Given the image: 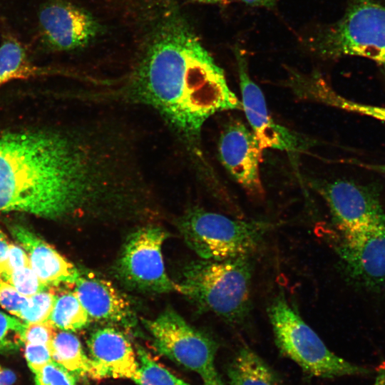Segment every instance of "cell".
Returning <instances> with one entry per match:
<instances>
[{"label": "cell", "mask_w": 385, "mask_h": 385, "mask_svg": "<svg viewBox=\"0 0 385 385\" xmlns=\"http://www.w3.org/2000/svg\"><path fill=\"white\" fill-rule=\"evenodd\" d=\"M145 181L131 137L114 122L0 133V213L60 219L125 200Z\"/></svg>", "instance_id": "cell-1"}, {"label": "cell", "mask_w": 385, "mask_h": 385, "mask_svg": "<svg viewBox=\"0 0 385 385\" xmlns=\"http://www.w3.org/2000/svg\"><path fill=\"white\" fill-rule=\"evenodd\" d=\"M168 6L130 71L91 97L153 110L195 157L206 120L242 106L178 4Z\"/></svg>", "instance_id": "cell-2"}, {"label": "cell", "mask_w": 385, "mask_h": 385, "mask_svg": "<svg viewBox=\"0 0 385 385\" xmlns=\"http://www.w3.org/2000/svg\"><path fill=\"white\" fill-rule=\"evenodd\" d=\"M302 41L322 58L369 60L385 77V0H345L337 21L314 29Z\"/></svg>", "instance_id": "cell-3"}, {"label": "cell", "mask_w": 385, "mask_h": 385, "mask_svg": "<svg viewBox=\"0 0 385 385\" xmlns=\"http://www.w3.org/2000/svg\"><path fill=\"white\" fill-rule=\"evenodd\" d=\"M251 277L248 256L195 261L183 270L178 292L230 323H241L251 308Z\"/></svg>", "instance_id": "cell-4"}, {"label": "cell", "mask_w": 385, "mask_h": 385, "mask_svg": "<svg viewBox=\"0 0 385 385\" xmlns=\"http://www.w3.org/2000/svg\"><path fill=\"white\" fill-rule=\"evenodd\" d=\"M268 316L279 351L309 375L331 379L370 373L330 351L284 296L273 300Z\"/></svg>", "instance_id": "cell-5"}, {"label": "cell", "mask_w": 385, "mask_h": 385, "mask_svg": "<svg viewBox=\"0 0 385 385\" xmlns=\"http://www.w3.org/2000/svg\"><path fill=\"white\" fill-rule=\"evenodd\" d=\"M178 227L187 245L202 260H225L255 251L270 225L193 207L178 220Z\"/></svg>", "instance_id": "cell-6"}, {"label": "cell", "mask_w": 385, "mask_h": 385, "mask_svg": "<svg viewBox=\"0 0 385 385\" xmlns=\"http://www.w3.org/2000/svg\"><path fill=\"white\" fill-rule=\"evenodd\" d=\"M144 324L158 353L197 373L202 385H225L215 363V342L175 310L166 309Z\"/></svg>", "instance_id": "cell-7"}, {"label": "cell", "mask_w": 385, "mask_h": 385, "mask_svg": "<svg viewBox=\"0 0 385 385\" xmlns=\"http://www.w3.org/2000/svg\"><path fill=\"white\" fill-rule=\"evenodd\" d=\"M168 232L157 226L143 227L127 239L118 262L122 279L143 291L165 293L178 289L168 277L162 254Z\"/></svg>", "instance_id": "cell-8"}, {"label": "cell", "mask_w": 385, "mask_h": 385, "mask_svg": "<svg viewBox=\"0 0 385 385\" xmlns=\"http://www.w3.org/2000/svg\"><path fill=\"white\" fill-rule=\"evenodd\" d=\"M321 194L343 236L385 224V212L376 187L338 179L324 185Z\"/></svg>", "instance_id": "cell-9"}, {"label": "cell", "mask_w": 385, "mask_h": 385, "mask_svg": "<svg viewBox=\"0 0 385 385\" xmlns=\"http://www.w3.org/2000/svg\"><path fill=\"white\" fill-rule=\"evenodd\" d=\"M233 51L240 80L242 110L260 146L263 150L272 148L289 153L303 151L307 148V142L295 132L275 122L270 115L262 90L250 76L245 52L237 46Z\"/></svg>", "instance_id": "cell-10"}, {"label": "cell", "mask_w": 385, "mask_h": 385, "mask_svg": "<svg viewBox=\"0 0 385 385\" xmlns=\"http://www.w3.org/2000/svg\"><path fill=\"white\" fill-rule=\"evenodd\" d=\"M41 36L56 51H71L88 45L102 31L97 19L66 0H50L38 15Z\"/></svg>", "instance_id": "cell-11"}, {"label": "cell", "mask_w": 385, "mask_h": 385, "mask_svg": "<svg viewBox=\"0 0 385 385\" xmlns=\"http://www.w3.org/2000/svg\"><path fill=\"white\" fill-rule=\"evenodd\" d=\"M218 155L225 168L248 193L264 195L260 170L263 149L243 122L232 120L224 127L218 140Z\"/></svg>", "instance_id": "cell-12"}, {"label": "cell", "mask_w": 385, "mask_h": 385, "mask_svg": "<svg viewBox=\"0 0 385 385\" xmlns=\"http://www.w3.org/2000/svg\"><path fill=\"white\" fill-rule=\"evenodd\" d=\"M343 237L338 253L349 276L366 289L382 288L385 285V224Z\"/></svg>", "instance_id": "cell-13"}, {"label": "cell", "mask_w": 385, "mask_h": 385, "mask_svg": "<svg viewBox=\"0 0 385 385\" xmlns=\"http://www.w3.org/2000/svg\"><path fill=\"white\" fill-rule=\"evenodd\" d=\"M94 379H128L134 381L139 374V362L128 339L113 327L94 331L88 342Z\"/></svg>", "instance_id": "cell-14"}, {"label": "cell", "mask_w": 385, "mask_h": 385, "mask_svg": "<svg viewBox=\"0 0 385 385\" xmlns=\"http://www.w3.org/2000/svg\"><path fill=\"white\" fill-rule=\"evenodd\" d=\"M9 230L26 251L32 269L46 287L76 283L81 275L78 270L52 246L21 225H12Z\"/></svg>", "instance_id": "cell-15"}, {"label": "cell", "mask_w": 385, "mask_h": 385, "mask_svg": "<svg viewBox=\"0 0 385 385\" xmlns=\"http://www.w3.org/2000/svg\"><path fill=\"white\" fill-rule=\"evenodd\" d=\"M75 284L74 292L91 318L131 326L130 305L111 282L91 274L80 275Z\"/></svg>", "instance_id": "cell-16"}, {"label": "cell", "mask_w": 385, "mask_h": 385, "mask_svg": "<svg viewBox=\"0 0 385 385\" xmlns=\"http://www.w3.org/2000/svg\"><path fill=\"white\" fill-rule=\"evenodd\" d=\"M230 385H282L271 367L253 350L241 348L227 369Z\"/></svg>", "instance_id": "cell-17"}, {"label": "cell", "mask_w": 385, "mask_h": 385, "mask_svg": "<svg viewBox=\"0 0 385 385\" xmlns=\"http://www.w3.org/2000/svg\"><path fill=\"white\" fill-rule=\"evenodd\" d=\"M49 347L52 360L76 377L94 379L91 359L76 336L68 331L56 332Z\"/></svg>", "instance_id": "cell-18"}, {"label": "cell", "mask_w": 385, "mask_h": 385, "mask_svg": "<svg viewBox=\"0 0 385 385\" xmlns=\"http://www.w3.org/2000/svg\"><path fill=\"white\" fill-rule=\"evenodd\" d=\"M34 66L22 45L14 38L6 39L0 46V86L11 79L24 78L43 73Z\"/></svg>", "instance_id": "cell-19"}, {"label": "cell", "mask_w": 385, "mask_h": 385, "mask_svg": "<svg viewBox=\"0 0 385 385\" xmlns=\"http://www.w3.org/2000/svg\"><path fill=\"white\" fill-rule=\"evenodd\" d=\"M47 322L63 331H76L88 325L90 317L74 292H65L56 296Z\"/></svg>", "instance_id": "cell-20"}, {"label": "cell", "mask_w": 385, "mask_h": 385, "mask_svg": "<svg viewBox=\"0 0 385 385\" xmlns=\"http://www.w3.org/2000/svg\"><path fill=\"white\" fill-rule=\"evenodd\" d=\"M136 354L139 374L134 382L138 385H190L154 360L143 347H137Z\"/></svg>", "instance_id": "cell-21"}, {"label": "cell", "mask_w": 385, "mask_h": 385, "mask_svg": "<svg viewBox=\"0 0 385 385\" xmlns=\"http://www.w3.org/2000/svg\"><path fill=\"white\" fill-rule=\"evenodd\" d=\"M314 89L319 91V96L325 103L385 123V106H384L359 103L346 99L332 91L324 81L317 83Z\"/></svg>", "instance_id": "cell-22"}, {"label": "cell", "mask_w": 385, "mask_h": 385, "mask_svg": "<svg viewBox=\"0 0 385 385\" xmlns=\"http://www.w3.org/2000/svg\"><path fill=\"white\" fill-rule=\"evenodd\" d=\"M56 295L48 289L28 297L19 318L28 324L46 322L53 309Z\"/></svg>", "instance_id": "cell-23"}, {"label": "cell", "mask_w": 385, "mask_h": 385, "mask_svg": "<svg viewBox=\"0 0 385 385\" xmlns=\"http://www.w3.org/2000/svg\"><path fill=\"white\" fill-rule=\"evenodd\" d=\"M1 278L27 297L48 289L40 280L31 265L13 270Z\"/></svg>", "instance_id": "cell-24"}, {"label": "cell", "mask_w": 385, "mask_h": 385, "mask_svg": "<svg viewBox=\"0 0 385 385\" xmlns=\"http://www.w3.org/2000/svg\"><path fill=\"white\" fill-rule=\"evenodd\" d=\"M26 324L0 312V351H10L24 344Z\"/></svg>", "instance_id": "cell-25"}, {"label": "cell", "mask_w": 385, "mask_h": 385, "mask_svg": "<svg viewBox=\"0 0 385 385\" xmlns=\"http://www.w3.org/2000/svg\"><path fill=\"white\" fill-rule=\"evenodd\" d=\"M35 374V385H76L77 377L51 360Z\"/></svg>", "instance_id": "cell-26"}, {"label": "cell", "mask_w": 385, "mask_h": 385, "mask_svg": "<svg viewBox=\"0 0 385 385\" xmlns=\"http://www.w3.org/2000/svg\"><path fill=\"white\" fill-rule=\"evenodd\" d=\"M27 301V297L21 294L11 284L0 277V305L4 309L19 317Z\"/></svg>", "instance_id": "cell-27"}, {"label": "cell", "mask_w": 385, "mask_h": 385, "mask_svg": "<svg viewBox=\"0 0 385 385\" xmlns=\"http://www.w3.org/2000/svg\"><path fill=\"white\" fill-rule=\"evenodd\" d=\"M55 327L48 322L28 324L24 334V344H41L50 346Z\"/></svg>", "instance_id": "cell-28"}, {"label": "cell", "mask_w": 385, "mask_h": 385, "mask_svg": "<svg viewBox=\"0 0 385 385\" xmlns=\"http://www.w3.org/2000/svg\"><path fill=\"white\" fill-rule=\"evenodd\" d=\"M24 356L29 369L34 373L52 360L48 345L24 344Z\"/></svg>", "instance_id": "cell-29"}, {"label": "cell", "mask_w": 385, "mask_h": 385, "mask_svg": "<svg viewBox=\"0 0 385 385\" xmlns=\"http://www.w3.org/2000/svg\"><path fill=\"white\" fill-rule=\"evenodd\" d=\"M29 265L30 261L26 251L19 245L11 242L9 245L8 270L2 277L13 270Z\"/></svg>", "instance_id": "cell-30"}, {"label": "cell", "mask_w": 385, "mask_h": 385, "mask_svg": "<svg viewBox=\"0 0 385 385\" xmlns=\"http://www.w3.org/2000/svg\"><path fill=\"white\" fill-rule=\"evenodd\" d=\"M10 243L7 237L0 229V277L8 270V258Z\"/></svg>", "instance_id": "cell-31"}, {"label": "cell", "mask_w": 385, "mask_h": 385, "mask_svg": "<svg viewBox=\"0 0 385 385\" xmlns=\"http://www.w3.org/2000/svg\"><path fill=\"white\" fill-rule=\"evenodd\" d=\"M16 380L14 372L0 364V385H13Z\"/></svg>", "instance_id": "cell-32"}, {"label": "cell", "mask_w": 385, "mask_h": 385, "mask_svg": "<svg viewBox=\"0 0 385 385\" xmlns=\"http://www.w3.org/2000/svg\"><path fill=\"white\" fill-rule=\"evenodd\" d=\"M246 5L255 7L272 9L276 6L278 0H240Z\"/></svg>", "instance_id": "cell-33"}, {"label": "cell", "mask_w": 385, "mask_h": 385, "mask_svg": "<svg viewBox=\"0 0 385 385\" xmlns=\"http://www.w3.org/2000/svg\"><path fill=\"white\" fill-rule=\"evenodd\" d=\"M192 2L207 4H225L229 0H190Z\"/></svg>", "instance_id": "cell-34"}]
</instances>
